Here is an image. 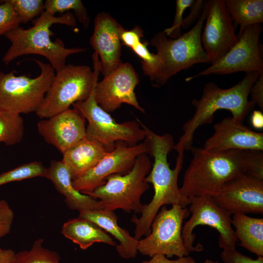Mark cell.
Returning <instances> with one entry per match:
<instances>
[{
    "instance_id": "cell-1",
    "label": "cell",
    "mask_w": 263,
    "mask_h": 263,
    "mask_svg": "<svg viewBox=\"0 0 263 263\" xmlns=\"http://www.w3.org/2000/svg\"><path fill=\"white\" fill-rule=\"evenodd\" d=\"M148 154L154 158V163L146 177L154 189L151 201L143 205L141 216L134 214L131 221L135 225L134 238L139 240L150 232L152 221L160 208L167 205H180L184 207L189 205L190 199L185 197L178 186V178L183 164L184 156L178 155L175 167L171 169L168 155L173 149V138L168 134H153L148 139Z\"/></svg>"
},
{
    "instance_id": "cell-2",
    "label": "cell",
    "mask_w": 263,
    "mask_h": 263,
    "mask_svg": "<svg viewBox=\"0 0 263 263\" xmlns=\"http://www.w3.org/2000/svg\"><path fill=\"white\" fill-rule=\"evenodd\" d=\"M259 74V72L245 73L242 80L227 89L221 88L213 82L207 83L201 98L192 100L194 113L183 125V133L173 147L178 154H184L185 150H190L196 130L202 125L211 123L214 113L218 110H228L233 118L243 122L255 106L248 100V96Z\"/></svg>"
},
{
    "instance_id": "cell-3",
    "label": "cell",
    "mask_w": 263,
    "mask_h": 263,
    "mask_svg": "<svg viewBox=\"0 0 263 263\" xmlns=\"http://www.w3.org/2000/svg\"><path fill=\"white\" fill-rule=\"evenodd\" d=\"M32 23L33 25L29 28L19 27L4 35L11 42L2 58L6 65L22 56L38 55L46 57L57 72L66 65V58L69 56L86 50L83 48H67L61 39L57 38L54 41L51 39L53 35L51 30L53 24L75 26V19L71 12L56 17L44 11L32 20Z\"/></svg>"
},
{
    "instance_id": "cell-4",
    "label": "cell",
    "mask_w": 263,
    "mask_h": 263,
    "mask_svg": "<svg viewBox=\"0 0 263 263\" xmlns=\"http://www.w3.org/2000/svg\"><path fill=\"white\" fill-rule=\"evenodd\" d=\"M193 157L185 171L182 194L189 199L196 197H212L233 177L244 173V150L207 151L192 148Z\"/></svg>"
},
{
    "instance_id": "cell-5",
    "label": "cell",
    "mask_w": 263,
    "mask_h": 263,
    "mask_svg": "<svg viewBox=\"0 0 263 263\" xmlns=\"http://www.w3.org/2000/svg\"><path fill=\"white\" fill-rule=\"evenodd\" d=\"M204 0L200 17L193 27L176 39L168 37L164 31L155 34L150 44L157 50L161 65L151 81L156 87L166 84L172 76L198 63H210L201 42L203 24L208 8Z\"/></svg>"
},
{
    "instance_id": "cell-6",
    "label": "cell",
    "mask_w": 263,
    "mask_h": 263,
    "mask_svg": "<svg viewBox=\"0 0 263 263\" xmlns=\"http://www.w3.org/2000/svg\"><path fill=\"white\" fill-rule=\"evenodd\" d=\"M92 57L94 71L87 65L68 64L56 72L43 103L36 112L38 117L49 118L88 98L100 72L97 54L94 52Z\"/></svg>"
},
{
    "instance_id": "cell-7",
    "label": "cell",
    "mask_w": 263,
    "mask_h": 263,
    "mask_svg": "<svg viewBox=\"0 0 263 263\" xmlns=\"http://www.w3.org/2000/svg\"><path fill=\"white\" fill-rule=\"evenodd\" d=\"M151 167L148 154L142 153L137 157L130 172L124 175H110L104 184L95 188L88 195L99 199L103 209H121L127 213H140L143 205L141 197L150 188L146 177Z\"/></svg>"
},
{
    "instance_id": "cell-8",
    "label": "cell",
    "mask_w": 263,
    "mask_h": 263,
    "mask_svg": "<svg viewBox=\"0 0 263 263\" xmlns=\"http://www.w3.org/2000/svg\"><path fill=\"white\" fill-rule=\"evenodd\" d=\"M32 59L40 70L39 75L36 77L16 75L15 71L0 72V111L27 114L36 113L41 105L55 70L50 63Z\"/></svg>"
},
{
    "instance_id": "cell-9",
    "label": "cell",
    "mask_w": 263,
    "mask_h": 263,
    "mask_svg": "<svg viewBox=\"0 0 263 263\" xmlns=\"http://www.w3.org/2000/svg\"><path fill=\"white\" fill-rule=\"evenodd\" d=\"M97 82L87 99L72 105L88 121L85 137L99 143L109 152L113 150L117 143L133 146L144 140L145 131L137 120L117 123L97 104L94 93Z\"/></svg>"
},
{
    "instance_id": "cell-10",
    "label": "cell",
    "mask_w": 263,
    "mask_h": 263,
    "mask_svg": "<svg viewBox=\"0 0 263 263\" xmlns=\"http://www.w3.org/2000/svg\"><path fill=\"white\" fill-rule=\"evenodd\" d=\"M189 213L187 208L178 205L170 209L162 207L152 221L150 233L139 240L138 252L150 257L157 254L168 258L188 256L190 252L184 244L182 229Z\"/></svg>"
},
{
    "instance_id": "cell-11",
    "label": "cell",
    "mask_w": 263,
    "mask_h": 263,
    "mask_svg": "<svg viewBox=\"0 0 263 263\" xmlns=\"http://www.w3.org/2000/svg\"><path fill=\"white\" fill-rule=\"evenodd\" d=\"M189 219L185 222L182 237L185 246L191 252L203 250V245H193L195 235L193 230L198 225H208L219 233L218 245L224 249L235 248L237 240L232 225L231 214L221 207L211 196H203L190 199Z\"/></svg>"
},
{
    "instance_id": "cell-12",
    "label": "cell",
    "mask_w": 263,
    "mask_h": 263,
    "mask_svg": "<svg viewBox=\"0 0 263 263\" xmlns=\"http://www.w3.org/2000/svg\"><path fill=\"white\" fill-rule=\"evenodd\" d=\"M260 24L248 26L237 43L220 59L198 74L186 78V81L210 74L227 75L236 72H260L263 71V45L260 37Z\"/></svg>"
},
{
    "instance_id": "cell-13",
    "label": "cell",
    "mask_w": 263,
    "mask_h": 263,
    "mask_svg": "<svg viewBox=\"0 0 263 263\" xmlns=\"http://www.w3.org/2000/svg\"><path fill=\"white\" fill-rule=\"evenodd\" d=\"M147 141L129 146L117 143L114 149L108 152L92 169L72 181L74 188L81 193L88 195L97 187L104 184L106 178L113 174L124 175L130 172L137 157L148 154Z\"/></svg>"
},
{
    "instance_id": "cell-14",
    "label": "cell",
    "mask_w": 263,
    "mask_h": 263,
    "mask_svg": "<svg viewBox=\"0 0 263 263\" xmlns=\"http://www.w3.org/2000/svg\"><path fill=\"white\" fill-rule=\"evenodd\" d=\"M208 5L201 42L212 64L231 49L238 41V38L225 0H209Z\"/></svg>"
},
{
    "instance_id": "cell-15",
    "label": "cell",
    "mask_w": 263,
    "mask_h": 263,
    "mask_svg": "<svg viewBox=\"0 0 263 263\" xmlns=\"http://www.w3.org/2000/svg\"><path fill=\"white\" fill-rule=\"evenodd\" d=\"M139 78L132 66L129 62L122 64L94 87V98L97 104L110 113L126 103L145 113L137 101L134 90Z\"/></svg>"
},
{
    "instance_id": "cell-16",
    "label": "cell",
    "mask_w": 263,
    "mask_h": 263,
    "mask_svg": "<svg viewBox=\"0 0 263 263\" xmlns=\"http://www.w3.org/2000/svg\"><path fill=\"white\" fill-rule=\"evenodd\" d=\"M212 197L231 214H263V181L240 174L226 182Z\"/></svg>"
},
{
    "instance_id": "cell-17",
    "label": "cell",
    "mask_w": 263,
    "mask_h": 263,
    "mask_svg": "<svg viewBox=\"0 0 263 263\" xmlns=\"http://www.w3.org/2000/svg\"><path fill=\"white\" fill-rule=\"evenodd\" d=\"M90 43L99 58V72L106 77L122 64L120 36L124 28L109 14L98 13Z\"/></svg>"
},
{
    "instance_id": "cell-18",
    "label": "cell",
    "mask_w": 263,
    "mask_h": 263,
    "mask_svg": "<svg viewBox=\"0 0 263 263\" xmlns=\"http://www.w3.org/2000/svg\"><path fill=\"white\" fill-rule=\"evenodd\" d=\"M86 120L76 109H69L37 124L38 131L48 143L62 153L86 136Z\"/></svg>"
},
{
    "instance_id": "cell-19",
    "label": "cell",
    "mask_w": 263,
    "mask_h": 263,
    "mask_svg": "<svg viewBox=\"0 0 263 263\" xmlns=\"http://www.w3.org/2000/svg\"><path fill=\"white\" fill-rule=\"evenodd\" d=\"M214 132L203 148L219 152L231 150L263 151V133L254 132L231 117L224 118L213 126Z\"/></svg>"
},
{
    "instance_id": "cell-20",
    "label": "cell",
    "mask_w": 263,
    "mask_h": 263,
    "mask_svg": "<svg viewBox=\"0 0 263 263\" xmlns=\"http://www.w3.org/2000/svg\"><path fill=\"white\" fill-rule=\"evenodd\" d=\"M45 177L51 180L57 191L65 197V202L71 209L79 211L103 209L99 201L74 188L69 170L62 160L51 162Z\"/></svg>"
},
{
    "instance_id": "cell-21",
    "label": "cell",
    "mask_w": 263,
    "mask_h": 263,
    "mask_svg": "<svg viewBox=\"0 0 263 263\" xmlns=\"http://www.w3.org/2000/svg\"><path fill=\"white\" fill-rule=\"evenodd\" d=\"M79 217L95 223L114 237L119 242L115 246L116 250L122 258L129 259L136 256L139 240L118 225V217L114 211L103 209L83 210L79 211Z\"/></svg>"
},
{
    "instance_id": "cell-22",
    "label": "cell",
    "mask_w": 263,
    "mask_h": 263,
    "mask_svg": "<svg viewBox=\"0 0 263 263\" xmlns=\"http://www.w3.org/2000/svg\"><path fill=\"white\" fill-rule=\"evenodd\" d=\"M108 152L99 143L85 137L62 153V161L73 181L94 168Z\"/></svg>"
},
{
    "instance_id": "cell-23",
    "label": "cell",
    "mask_w": 263,
    "mask_h": 263,
    "mask_svg": "<svg viewBox=\"0 0 263 263\" xmlns=\"http://www.w3.org/2000/svg\"><path fill=\"white\" fill-rule=\"evenodd\" d=\"M61 233L66 238L86 250L95 243H102L114 246L115 241L106 231L92 221L80 217L65 222Z\"/></svg>"
},
{
    "instance_id": "cell-24",
    "label": "cell",
    "mask_w": 263,
    "mask_h": 263,
    "mask_svg": "<svg viewBox=\"0 0 263 263\" xmlns=\"http://www.w3.org/2000/svg\"><path fill=\"white\" fill-rule=\"evenodd\" d=\"M232 225L239 244L258 257H263V219L234 214Z\"/></svg>"
},
{
    "instance_id": "cell-25",
    "label": "cell",
    "mask_w": 263,
    "mask_h": 263,
    "mask_svg": "<svg viewBox=\"0 0 263 263\" xmlns=\"http://www.w3.org/2000/svg\"><path fill=\"white\" fill-rule=\"evenodd\" d=\"M233 26L239 25V38L248 26L263 22V0H225Z\"/></svg>"
},
{
    "instance_id": "cell-26",
    "label": "cell",
    "mask_w": 263,
    "mask_h": 263,
    "mask_svg": "<svg viewBox=\"0 0 263 263\" xmlns=\"http://www.w3.org/2000/svg\"><path fill=\"white\" fill-rule=\"evenodd\" d=\"M24 131L23 119L20 114L0 111V143L7 146L19 143Z\"/></svg>"
},
{
    "instance_id": "cell-27",
    "label": "cell",
    "mask_w": 263,
    "mask_h": 263,
    "mask_svg": "<svg viewBox=\"0 0 263 263\" xmlns=\"http://www.w3.org/2000/svg\"><path fill=\"white\" fill-rule=\"evenodd\" d=\"M43 239L35 241L29 250H23L15 254L11 263H60L57 252L44 248Z\"/></svg>"
},
{
    "instance_id": "cell-28",
    "label": "cell",
    "mask_w": 263,
    "mask_h": 263,
    "mask_svg": "<svg viewBox=\"0 0 263 263\" xmlns=\"http://www.w3.org/2000/svg\"><path fill=\"white\" fill-rule=\"evenodd\" d=\"M44 6L45 11L53 16L56 13L62 15L65 12L72 10L85 28L89 25L90 18L80 0H46L44 2Z\"/></svg>"
},
{
    "instance_id": "cell-29",
    "label": "cell",
    "mask_w": 263,
    "mask_h": 263,
    "mask_svg": "<svg viewBox=\"0 0 263 263\" xmlns=\"http://www.w3.org/2000/svg\"><path fill=\"white\" fill-rule=\"evenodd\" d=\"M47 169L41 162L34 161L20 165L0 174V186L36 177H45Z\"/></svg>"
},
{
    "instance_id": "cell-30",
    "label": "cell",
    "mask_w": 263,
    "mask_h": 263,
    "mask_svg": "<svg viewBox=\"0 0 263 263\" xmlns=\"http://www.w3.org/2000/svg\"><path fill=\"white\" fill-rule=\"evenodd\" d=\"M11 5L20 22L26 23L38 17L45 11L42 0H7Z\"/></svg>"
},
{
    "instance_id": "cell-31",
    "label": "cell",
    "mask_w": 263,
    "mask_h": 263,
    "mask_svg": "<svg viewBox=\"0 0 263 263\" xmlns=\"http://www.w3.org/2000/svg\"><path fill=\"white\" fill-rule=\"evenodd\" d=\"M148 42L140 41L133 46L131 49L142 60L143 73L149 77L151 81L157 72L161 64L159 56L150 53L148 48Z\"/></svg>"
},
{
    "instance_id": "cell-32",
    "label": "cell",
    "mask_w": 263,
    "mask_h": 263,
    "mask_svg": "<svg viewBox=\"0 0 263 263\" xmlns=\"http://www.w3.org/2000/svg\"><path fill=\"white\" fill-rule=\"evenodd\" d=\"M244 174L263 181V153L259 150H244Z\"/></svg>"
},
{
    "instance_id": "cell-33",
    "label": "cell",
    "mask_w": 263,
    "mask_h": 263,
    "mask_svg": "<svg viewBox=\"0 0 263 263\" xmlns=\"http://www.w3.org/2000/svg\"><path fill=\"white\" fill-rule=\"evenodd\" d=\"M0 1V36H4L7 32L19 27L21 22L7 0Z\"/></svg>"
},
{
    "instance_id": "cell-34",
    "label": "cell",
    "mask_w": 263,
    "mask_h": 263,
    "mask_svg": "<svg viewBox=\"0 0 263 263\" xmlns=\"http://www.w3.org/2000/svg\"><path fill=\"white\" fill-rule=\"evenodd\" d=\"M194 0H176L174 19L172 25L163 31L170 38L176 39L182 35L181 28L184 19L183 14L185 10L189 8Z\"/></svg>"
},
{
    "instance_id": "cell-35",
    "label": "cell",
    "mask_w": 263,
    "mask_h": 263,
    "mask_svg": "<svg viewBox=\"0 0 263 263\" xmlns=\"http://www.w3.org/2000/svg\"><path fill=\"white\" fill-rule=\"evenodd\" d=\"M14 214L8 203L4 200H0V239L11 230Z\"/></svg>"
},
{
    "instance_id": "cell-36",
    "label": "cell",
    "mask_w": 263,
    "mask_h": 263,
    "mask_svg": "<svg viewBox=\"0 0 263 263\" xmlns=\"http://www.w3.org/2000/svg\"><path fill=\"white\" fill-rule=\"evenodd\" d=\"M220 258L224 263H263V257L253 259L237 251L236 248L224 249Z\"/></svg>"
},
{
    "instance_id": "cell-37",
    "label": "cell",
    "mask_w": 263,
    "mask_h": 263,
    "mask_svg": "<svg viewBox=\"0 0 263 263\" xmlns=\"http://www.w3.org/2000/svg\"><path fill=\"white\" fill-rule=\"evenodd\" d=\"M143 37V30L139 26H136L130 30L124 29L121 34L120 38L123 44L131 49L141 41Z\"/></svg>"
},
{
    "instance_id": "cell-38",
    "label": "cell",
    "mask_w": 263,
    "mask_h": 263,
    "mask_svg": "<svg viewBox=\"0 0 263 263\" xmlns=\"http://www.w3.org/2000/svg\"><path fill=\"white\" fill-rule=\"evenodd\" d=\"M250 94L251 101L255 105H257L261 110L263 111V71L260 72L257 79L252 85Z\"/></svg>"
},
{
    "instance_id": "cell-39",
    "label": "cell",
    "mask_w": 263,
    "mask_h": 263,
    "mask_svg": "<svg viewBox=\"0 0 263 263\" xmlns=\"http://www.w3.org/2000/svg\"><path fill=\"white\" fill-rule=\"evenodd\" d=\"M204 0H194L192 5L189 7L190 13L183 21L182 27L184 29L188 28L194 22L198 19L201 16L204 4Z\"/></svg>"
},
{
    "instance_id": "cell-40",
    "label": "cell",
    "mask_w": 263,
    "mask_h": 263,
    "mask_svg": "<svg viewBox=\"0 0 263 263\" xmlns=\"http://www.w3.org/2000/svg\"><path fill=\"white\" fill-rule=\"evenodd\" d=\"M142 263H196V262L193 258L189 256L170 260L164 255L157 254L151 257L149 260L143 261Z\"/></svg>"
},
{
    "instance_id": "cell-41",
    "label": "cell",
    "mask_w": 263,
    "mask_h": 263,
    "mask_svg": "<svg viewBox=\"0 0 263 263\" xmlns=\"http://www.w3.org/2000/svg\"><path fill=\"white\" fill-rule=\"evenodd\" d=\"M251 123L252 126L255 129L263 128V114L262 111L257 110L253 111L251 116Z\"/></svg>"
},
{
    "instance_id": "cell-42",
    "label": "cell",
    "mask_w": 263,
    "mask_h": 263,
    "mask_svg": "<svg viewBox=\"0 0 263 263\" xmlns=\"http://www.w3.org/2000/svg\"><path fill=\"white\" fill-rule=\"evenodd\" d=\"M16 253L11 249L0 247V263H11Z\"/></svg>"
},
{
    "instance_id": "cell-43",
    "label": "cell",
    "mask_w": 263,
    "mask_h": 263,
    "mask_svg": "<svg viewBox=\"0 0 263 263\" xmlns=\"http://www.w3.org/2000/svg\"><path fill=\"white\" fill-rule=\"evenodd\" d=\"M204 263H219L218 261H213L211 259H206Z\"/></svg>"
}]
</instances>
